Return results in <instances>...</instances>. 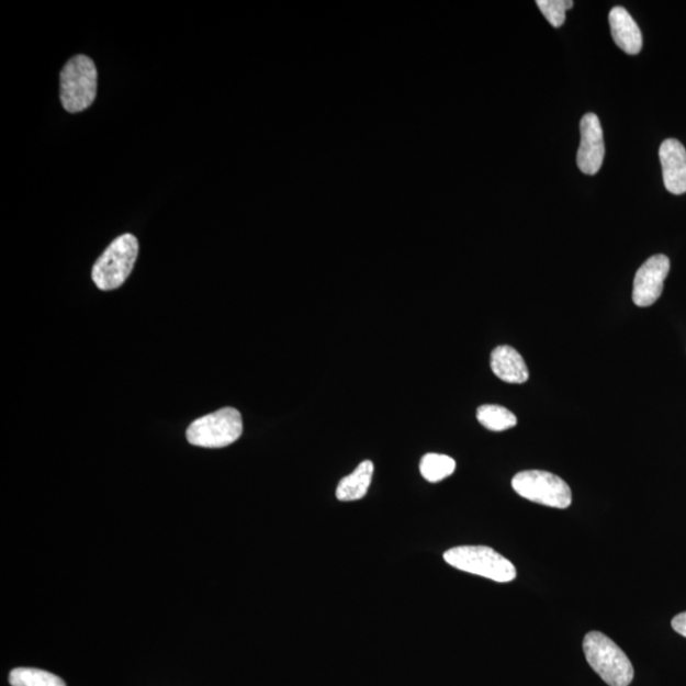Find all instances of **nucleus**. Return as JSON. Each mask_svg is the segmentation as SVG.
<instances>
[{
  "label": "nucleus",
  "instance_id": "17",
  "mask_svg": "<svg viewBox=\"0 0 686 686\" xmlns=\"http://www.w3.org/2000/svg\"><path fill=\"white\" fill-rule=\"evenodd\" d=\"M672 626L676 633H679L686 639V611L682 612V615L679 616H676L672 621Z\"/></svg>",
  "mask_w": 686,
  "mask_h": 686
},
{
  "label": "nucleus",
  "instance_id": "3",
  "mask_svg": "<svg viewBox=\"0 0 686 686\" xmlns=\"http://www.w3.org/2000/svg\"><path fill=\"white\" fill-rule=\"evenodd\" d=\"M139 244L133 234H124L108 247L97 260L92 270V279L97 288L103 292L119 289L131 277Z\"/></svg>",
  "mask_w": 686,
  "mask_h": 686
},
{
  "label": "nucleus",
  "instance_id": "6",
  "mask_svg": "<svg viewBox=\"0 0 686 686\" xmlns=\"http://www.w3.org/2000/svg\"><path fill=\"white\" fill-rule=\"evenodd\" d=\"M513 488L531 503L554 508H567L572 504V492L566 482L553 473L526 471L515 475Z\"/></svg>",
  "mask_w": 686,
  "mask_h": 686
},
{
  "label": "nucleus",
  "instance_id": "13",
  "mask_svg": "<svg viewBox=\"0 0 686 686\" xmlns=\"http://www.w3.org/2000/svg\"><path fill=\"white\" fill-rule=\"evenodd\" d=\"M477 419L490 431L502 432L518 425V418L503 406L484 405L477 409Z\"/></svg>",
  "mask_w": 686,
  "mask_h": 686
},
{
  "label": "nucleus",
  "instance_id": "16",
  "mask_svg": "<svg viewBox=\"0 0 686 686\" xmlns=\"http://www.w3.org/2000/svg\"><path fill=\"white\" fill-rule=\"evenodd\" d=\"M572 0H537L540 12L554 29H560L566 21V12L573 8Z\"/></svg>",
  "mask_w": 686,
  "mask_h": 686
},
{
  "label": "nucleus",
  "instance_id": "2",
  "mask_svg": "<svg viewBox=\"0 0 686 686\" xmlns=\"http://www.w3.org/2000/svg\"><path fill=\"white\" fill-rule=\"evenodd\" d=\"M443 560L451 567L472 573L496 583H511L516 577L514 564L497 553L495 549L484 546H462L449 549Z\"/></svg>",
  "mask_w": 686,
  "mask_h": 686
},
{
  "label": "nucleus",
  "instance_id": "11",
  "mask_svg": "<svg viewBox=\"0 0 686 686\" xmlns=\"http://www.w3.org/2000/svg\"><path fill=\"white\" fill-rule=\"evenodd\" d=\"M491 369L497 378L508 384H522L529 379L526 361L511 346H498L492 351Z\"/></svg>",
  "mask_w": 686,
  "mask_h": 686
},
{
  "label": "nucleus",
  "instance_id": "15",
  "mask_svg": "<svg viewBox=\"0 0 686 686\" xmlns=\"http://www.w3.org/2000/svg\"><path fill=\"white\" fill-rule=\"evenodd\" d=\"M10 684L12 686H67L61 677L45 672V670L31 667L12 670Z\"/></svg>",
  "mask_w": 686,
  "mask_h": 686
},
{
  "label": "nucleus",
  "instance_id": "4",
  "mask_svg": "<svg viewBox=\"0 0 686 686\" xmlns=\"http://www.w3.org/2000/svg\"><path fill=\"white\" fill-rule=\"evenodd\" d=\"M97 68L91 58L77 55L71 58L60 75V100L63 108L70 114L82 112L95 100Z\"/></svg>",
  "mask_w": 686,
  "mask_h": 686
},
{
  "label": "nucleus",
  "instance_id": "12",
  "mask_svg": "<svg viewBox=\"0 0 686 686\" xmlns=\"http://www.w3.org/2000/svg\"><path fill=\"white\" fill-rule=\"evenodd\" d=\"M374 464L370 460H366L359 464L357 470L347 475L336 490V497L342 503L358 502L368 494L371 480H373Z\"/></svg>",
  "mask_w": 686,
  "mask_h": 686
},
{
  "label": "nucleus",
  "instance_id": "10",
  "mask_svg": "<svg viewBox=\"0 0 686 686\" xmlns=\"http://www.w3.org/2000/svg\"><path fill=\"white\" fill-rule=\"evenodd\" d=\"M609 24L616 45L628 55L642 50L643 40L639 24L623 7H615L609 13Z\"/></svg>",
  "mask_w": 686,
  "mask_h": 686
},
{
  "label": "nucleus",
  "instance_id": "5",
  "mask_svg": "<svg viewBox=\"0 0 686 686\" xmlns=\"http://www.w3.org/2000/svg\"><path fill=\"white\" fill-rule=\"evenodd\" d=\"M244 432L240 412L225 407L193 421L185 436L192 446L220 449L232 446Z\"/></svg>",
  "mask_w": 686,
  "mask_h": 686
},
{
  "label": "nucleus",
  "instance_id": "14",
  "mask_svg": "<svg viewBox=\"0 0 686 686\" xmlns=\"http://www.w3.org/2000/svg\"><path fill=\"white\" fill-rule=\"evenodd\" d=\"M457 463L453 458L443 454H426L419 463V472L430 483H438L456 472Z\"/></svg>",
  "mask_w": 686,
  "mask_h": 686
},
{
  "label": "nucleus",
  "instance_id": "1",
  "mask_svg": "<svg viewBox=\"0 0 686 686\" xmlns=\"http://www.w3.org/2000/svg\"><path fill=\"white\" fill-rule=\"evenodd\" d=\"M583 649L588 665L605 683L610 686L631 685L634 677L631 660L609 637L600 632L587 633Z\"/></svg>",
  "mask_w": 686,
  "mask_h": 686
},
{
  "label": "nucleus",
  "instance_id": "7",
  "mask_svg": "<svg viewBox=\"0 0 686 686\" xmlns=\"http://www.w3.org/2000/svg\"><path fill=\"white\" fill-rule=\"evenodd\" d=\"M670 272V260L665 255L649 258L636 273L633 303L641 308L651 306L663 294L664 281Z\"/></svg>",
  "mask_w": 686,
  "mask_h": 686
},
{
  "label": "nucleus",
  "instance_id": "8",
  "mask_svg": "<svg viewBox=\"0 0 686 686\" xmlns=\"http://www.w3.org/2000/svg\"><path fill=\"white\" fill-rule=\"evenodd\" d=\"M581 142L577 151L580 171L594 176L600 171L605 157L604 134L599 117L586 114L580 124Z\"/></svg>",
  "mask_w": 686,
  "mask_h": 686
},
{
  "label": "nucleus",
  "instance_id": "9",
  "mask_svg": "<svg viewBox=\"0 0 686 686\" xmlns=\"http://www.w3.org/2000/svg\"><path fill=\"white\" fill-rule=\"evenodd\" d=\"M665 188L673 195L686 192V150L676 139H666L659 150Z\"/></svg>",
  "mask_w": 686,
  "mask_h": 686
}]
</instances>
